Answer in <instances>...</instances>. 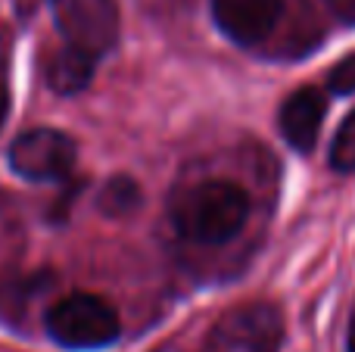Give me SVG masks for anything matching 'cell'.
<instances>
[{"label": "cell", "instance_id": "cell-1", "mask_svg": "<svg viewBox=\"0 0 355 352\" xmlns=\"http://www.w3.org/2000/svg\"><path fill=\"white\" fill-rule=\"evenodd\" d=\"M175 228L200 247H225L250 218V197L234 181H202L175 203Z\"/></svg>", "mask_w": 355, "mask_h": 352}, {"label": "cell", "instance_id": "cell-2", "mask_svg": "<svg viewBox=\"0 0 355 352\" xmlns=\"http://www.w3.org/2000/svg\"><path fill=\"white\" fill-rule=\"evenodd\" d=\"M44 328L56 346L75 352L103 349L122 334L119 312L97 293H69L56 299L44 315Z\"/></svg>", "mask_w": 355, "mask_h": 352}, {"label": "cell", "instance_id": "cell-3", "mask_svg": "<svg viewBox=\"0 0 355 352\" xmlns=\"http://www.w3.org/2000/svg\"><path fill=\"white\" fill-rule=\"evenodd\" d=\"M53 22L66 47L97 62L119 41L116 0H53Z\"/></svg>", "mask_w": 355, "mask_h": 352}, {"label": "cell", "instance_id": "cell-4", "mask_svg": "<svg viewBox=\"0 0 355 352\" xmlns=\"http://www.w3.org/2000/svg\"><path fill=\"white\" fill-rule=\"evenodd\" d=\"M284 318L271 303H243L215 322L206 352H281Z\"/></svg>", "mask_w": 355, "mask_h": 352}, {"label": "cell", "instance_id": "cell-5", "mask_svg": "<svg viewBox=\"0 0 355 352\" xmlns=\"http://www.w3.org/2000/svg\"><path fill=\"white\" fill-rule=\"evenodd\" d=\"M75 159V141L56 128H31L10 147V168L25 181H62L72 175Z\"/></svg>", "mask_w": 355, "mask_h": 352}, {"label": "cell", "instance_id": "cell-6", "mask_svg": "<svg viewBox=\"0 0 355 352\" xmlns=\"http://www.w3.org/2000/svg\"><path fill=\"white\" fill-rule=\"evenodd\" d=\"M284 0H212L215 25L227 41L256 47L277 28Z\"/></svg>", "mask_w": 355, "mask_h": 352}, {"label": "cell", "instance_id": "cell-7", "mask_svg": "<svg viewBox=\"0 0 355 352\" xmlns=\"http://www.w3.org/2000/svg\"><path fill=\"white\" fill-rule=\"evenodd\" d=\"M327 97L318 87H296L287 100H284L281 112H277V128L281 137L296 150V153H312L318 143L321 125H324Z\"/></svg>", "mask_w": 355, "mask_h": 352}, {"label": "cell", "instance_id": "cell-8", "mask_svg": "<svg viewBox=\"0 0 355 352\" xmlns=\"http://www.w3.org/2000/svg\"><path fill=\"white\" fill-rule=\"evenodd\" d=\"M94 69H97V60H91V56L62 44L56 53H50L47 66H44V81L50 85V91L62 94V97H72V94H81L91 85Z\"/></svg>", "mask_w": 355, "mask_h": 352}, {"label": "cell", "instance_id": "cell-9", "mask_svg": "<svg viewBox=\"0 0 355 352\" xmlns=\"http://www.w3.org/2000/svg\"><path fill=\"white\" fill-rule=\"evenodd\" d=\"M97 206H100V212L110 218L131 215V212L141 206V187H137L128 175H116V178H110L106 187L100 191Z\"/></svg>", "mask_w": 355, "mask_h": 352}, {"label": "cell", "instance_id": "cell-10", "mask_svg": "<svg viewBox=\"0 0 355 352\" xmlns=\"http://www.w3.org/2000/svg\"><path fill=\"white\" fill-rule=\"evenodd\" d=\"M331 168L340 175L355 172V109L343 118V125L337 128L331 143Z\"/></svg>", "mask_w": 355, "mask_h": 352}, {"label": "cell", "instance_id": "cell-11", "mask_svg": "<svg viewBox=\"0 0 355 352\" xmlns=\"http://www.w3.org/2000/svg\"><path fill=\"white\" fill-rule=\"evenodd\" d=\"M327 91H331L334 97H352L355 94V53L343 56V60L327 72Z\"/></svg>", "mask_w": 355, "mask_h": 352}, {"label": "cell", "instance_id": "cell-12", "mask_svg": "<svg viewBox=\"0 0 355 352\" xmlns=\"http://www.w3.org/2000/svg\"><path fill=\"white\" fill-rule=\"evenodd\" d=\"M6 112H10V85H6V72L0 69V125L6 122Z\"/></svg>", "mask_w": 355, "mask_h": 352}, {"label": "cell", "instance_id": "cell-13", "mask_svg": "<svg viewBox=\"0 0 355 352\" xmlns=\"http://www.w3.org/2000/svg\"><path fill=\"white\" fill-rule=\"evenodd\" d=\"M349 352H355V318H352V324H349Z\"/></svg>", "mask_w": 355, "mask_h": 352}]
</instances>
